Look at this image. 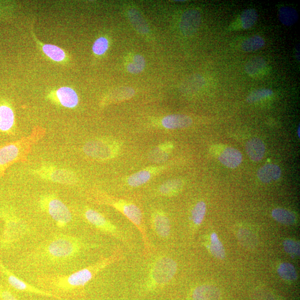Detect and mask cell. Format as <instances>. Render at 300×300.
I'll use <instances>...</instances> for the list:
<instances>
[{
  "mask_svg": "<svg viewBox=\"0 0 300 300\" xmlns=\"http://www.w3.org/2000/svg\"><path fill=\"white\" fill-rule=\"evenodd\" d=\"M82 240L67 235H57L39 247V258L50 264L70 261L85 249Z\"/></svg>",
  "mask_w": 300,
  "mask_h": 300,
  "instance_id": "cell-1",
  "label": "cell"
},
{
  "mask_svg": "<svg viewBox=\"0 0 300 300\" xmlns=\"http://www.w3.org/2000/svg\"><path fill=\"white\" fill-rule=\"evenodd\" d=\"M116 257L105 259L91 267H89L68 275H57L46 280L48 284L57 290L69 291L75 288L84 287L94 278L107 265L110 264Z\"/></svg>",
  "mask_w": 300,
  "mask_h": 300,
  "instance_id": "cell-2",
  "label": "cell"
},
{
  "mask_svg": "<svg viewBox=\"0 0 300 300\" xmlns=\"http://www.w3.org/2000/svg\"><path fill=\"white\" fill-rule=\"evenodd\" d=\"M177 270V265L174 259L163 256L156 259L152 264L147 278L149 288H157L168 284L174 278Z\"/></svg>",
  "mask_w": 300,
  "mask_h": 300,
  "instance_id": "cell-3",
  "label": "cell"
},
{
  "mask_svg": "<svg viewBox=\"0 0 300 300\" xmlns=\"http://www.w3.org/2000/svg\"><path fill=\"white\" fill-rule=\"evenodd\" d=\"M84 151L92 158L106 160L116 157L119 153V145L118 142L113 140H92L86 144Z\"/></svg>",
  "mask_w": 300,
  "mask_h": 300,
  "instance_id": "cell-4",
  "label": "cell"
},
{
  "mask_svg": "<svg viewBox=\"0 0 300 300\" xmlns=\"http://www.w3.org/2000/svg\"><path fill=\"white\" fill-rule=\"evenodd\" d=\"M44 204L46 210L59 227H65L71 221V213L61 200L50 198L46 200Z\"/></svg>",
  "mask_w": 300,
  "mask_h": 300,
  "instance_id": "cell-5",
  "label": "cell"
},
{
  "mask_svg": "<svg viewBox=\"0 0 300 300\" xmlns=\"http://www.w3.org/2000/svg\"><path fill=\"white\" fill-rule=\"evenodd\" d=\"M85 217L90 223L101 232L111 235L121 241H125V236L121 231L100 212L88 209L85 212Z\"/></svg>",
  "mask_w": 300,
  "mask_h": 300,
  "instance_id": "cell-6",
  "label": "cell"
},
{
  "mask_svg": "<svg viewBox=\"0 0 300 300\" xmlns=\"http://www.w3.org/2000/svg\"><path fill=\"white\" fill-rule=\"evenodd\" d=\"M152 229L159 238L163 239L169 238L171 233V222L168 216L161 210H156L151 217Z\"/></svg>",
  "mask_w": 300,
  "mask_h": 300,
  "instance_id": "cell-7",
  "label": "cell"
},
{
  "mask_svg": "<svg viewBox=\"0 0 300 300\" xmlns=\"http://www.w3.org/2000/svg\"><path fill=\"white\" fill-rule=\"evenodd\" d=\"M201 22V15L196 10H190L184 13L181 19L180 29L186 36H192L197 32Z\"/></svg>",
  "mask_w": 300,
  "mask_h": 300,
  "instance_id": "cell-8",
  "label": "cell"
},
{
  "mask_svg": "<svg viewBox=\"0 0 300 300\" xmlns=\"http://www.w3.org/2000/svg\"><path fill=\"white\" fill-rule=\"evenodd\" d=\"M3 271L5 275L7 277V280L9 284L17 290L36 293L39 294V295L53 297L61 300H64L58 296L53 295V294L40 290L38 288L28 284L26 282L17 278V276L13 274L9 273L7 270Z\"/></svg>",
  "mask_w": 300,
  "mask_h": 300,
  "instance_id": "cell-9",
  "label": "cell"
},
{
  "mask_svg": "<svg viewBox=\"0 0 300 300\" xmlns=\"http://www.w3.org/2000/svg\"><path fill=\"white\" fill-rule=\"evenodd\" d=\"M161 124L164 128L167 129H181L191 126L193 124V120L187 115H170L164 117L161 121Z\"/></svg>",
  "mask_w": 300,
  "mask_h": 300,
  "instance_id": "cell-10",
  "label": "cell"
},
{
  "mask_svg": "<svg viewBox=\"0 0 300 300\" xmlns=\"http://www.w3.org/2000/svg\"><path fill=\"white\" fill-rule=\"evenodd\" d=\"M193 300H220L221 292L213 285H203L196 287L192 293Z\"/></svg>",
  "mask_w": 300,
  "mask_h": 300,
  "instance_id": "cell-11",
  "label": "cell"
},
{
  "mask_svg": "<svg viewBox=\"0 0 300 300\" xmlns=\"http://www.w3.org/2000/svg\"><path fill=\"white\" fill-rule=\"evenodd\" d=\"M218 159L224 166L230 169H235L241 164L242 156L238 149L227 147L219 155Z\"/></svg>",
  "mask_w": 300,
  "mask_h": 300,
  "instance_id": "cell-12",
  "label": "cell"
},
{
  "mask_svg": "<svg viewBox=\"0 0 300 300\" xmlns=\"http://www.w3.org/2000/svg\"><path fill=\"white\" fill-rule=\"evenodd\" d=\"M56 96L61 105L63 106L72 108L78 105V95L76 91L71 88H60L57 90Z\"/></svg>",
  "mask_w": 300,
  "mask_h": 300,
  "instance_id": "cell-13",
  "label": "cell"
},
{
  "mask_svg": "<svg viewBox=\"0 0 300 300\" xmlns=\"http://www.w3.org/2000/svg\"><path fill=\"white\" fill-rule=\"evenodd\" d=\"M281 176L280 167L274 164H267L261 167L257 172L258 179L264 183L278 180Z\"/></svg>",
  "mask_w": 300,
  "mask_h": 300,
  "instance_id": "cell-14",
  "label": "cell"
},
{
  "mask_svg": "<svg viewBox=\"0 0 300 300\" xmlns=\"http://www.w3.org/2000/svg\"><path fill=\"white\" fill-rule=\"evenodd\" d=\"M245 148L249 158L254 162H258L264 158L265 146L263 141L259 138H253L248 141Z\"/></svg>",
  "mask_w": 300,
  "mask_h": 300,
  "instance_id": "cell-15",
  "label": "cell"
},
{
  "mask_svg": "<svg viewBox=\"0 0 300 300\" xmlns=\"http://www.w3.org/2000/svg\"><path fill=\"white\" fill-rule=\"evenodd\" d=\"M25 224L21 222H12L5 230L4 239L6 242H14L19 240L27 232Z\"/></svg>",
  "mask_w": 300,
  "mask_h": 300,
  "instance_id": "cell-16",
  "label": "cell"
},
{
  "mask_svg": "<svg viewBox=\"0 0 300 300\" xmlns=\"http://www.w3.org/2000/svg\"><path fill=\"white\" fill-rule=\"evenodd\" d=\"M15 123L13 109L8 105L0 106V130L7 132L12 129Z\"/></svg>",
  "mask_w": 300,
  "mask_h": 300,
  "instance_id": "cell-17",
  "label": "cell"
},
{
  "mask_svg": "<svg viewBox=\"0 0 300 300\" xmlns=\"http://www.w3.org/2000/svg\"><path fill=\"white\" fill-rule=\"evenodd\" d=\"M172 148V145L171 143H164L152 150L148 155V158L154 163H163L168 160L169 151Z\"/></svg>",
  "mask_w": 300,
  "mask_h": 300,
  "instance_id": "cell-18",
  "label": "cell"
},
{
  "mask_svg": "<svg viewBox=\"0 0 300 300\" xmlns=\"http://www.w3.org/2000/svg\"><path fill=\"white\" fill-rule=\"evenodd\" d=\"M267 68V63L262 57H255L246 63L245 70L250 76L256 77L265 72Z\"/></svg>",
  "mask_w": 300,
  "mask_h": 300,
  "instance_id": "cell-19",
  "label": "cell"
},
{
  "mask_svg": "<svg viewBox=\"0 0 300 300\" xmlns=\"http://www.w3.org/2000/svg\"><path fill=\"white\" fill-rule=\"evenodd\" d=\"M154 170H143L132 174L129 178L128 183L131 187L137 188L143 185L151 179Z\"/></svg>",
  "mask_w": 300,
  "mask_h": 300,
  "instance_id": "cell-20",
  "label": "cell"
},
{
  "mask_svg": "<svg viewBox=\"0 0 300 300\" xmlns=\"http://www.w3.org/2000/svg\"><path fill=\"white\" fill-rule=\"evenodd\" d=\"M183 183L180 179H172L164 182L159 188V193L165 196H172L179 193Z\"/></svg>",
  "mask_w": 300,
  "mask_h": 300,
  "instance_id": "cell-21",
  "label": "cell"
},
{
  "mask_svg": "<svg viewBox=\"0 0 300 300\" xmlns=\"http://www.w3.org/2000/svg\"><path fill=\"white\" fill-rule=\"evenodd\" d=\"M279 17L282 24L286 26L293 25L298 20L297 11L289 7L280 8L279 11Z\"/></svg>",
  "mask_w": 300,
  "mask_h": 300,
  "instance_id": "cell-22",
  "label": "cell"
},
{
  "mask_svg": "<svg viewBox=\"0 0 300 300\" xmlns=\"http://www.w3.org/2000/svg\"><path fill=\"white\" fill-rule=\"evenodd\" d=\"M42 46L43 53L51 60L57 62H61L66 60L65 51L58 46L50 44H43Z\"/></svg>",
  "mask_w": 300,
  "mask_h": 300,
  "instance_id": "cell-23",
  "label": "cell"
},
{
  "mask_svg": "<svg viewBox=\"0 0 300 300\" xmlns=\"http://www.w3.org/2000/svg\"><path fill=\"white\" fill-rule=\"evenodd\" d=\"M272 216L276 221L285 225L293 224L296 221L295 214L284 209L277 208L273 210Z\"/></svg>",
  "mask_w": 300,
  "mask_h": 300,
  "instance_id": "cell-24",
  "label": "cell"
},
{
  "mask_svg": "<svg viewBox=\"0 0 300 300\" xmlns=\"http://www.w3.org/2000/svg\"><path fill=\"white\" fill-rule=\"evenodd\" d=\"M19 153V148L9 145L0 148V165H5L16 159Z\"/></svg>",
  "mask_w": 300,
  "mask_h": 300,
  "instance_id": "cell-25",
  "label": "cell"
},
{
  "mask_svg": "<svg viewBox=\"0 0 300 300\" xmlns=\"http://www.w3.org/2000/svg\"><path fill=\"white\" fill-rule=\"evenodd\" d=\"M238 236L241 244L248 249H253L257 244L256 236L250 230L241 229Z\"/></svg>",
  "mask_w": 300,
  "mask_h": 300,
  "instance_id": "cell-26",
  "label": "cell"
},
{
  "mask_svg": "<svg viewBox=\"0 0 300 300\" xmlns=\"http://www.w3.org/2000/svg\"><path fill=\"white\" fill-rule=\"evenodd\" d=\"M129 18L132 24L134 25L136 30L141 33H146L148 32V27L147 23L143 19L138 11L131 9L129 13Z\"/></svg>",
  "mask_w": 300,
  "mask_h": 300,
  "instance_id": "cell-27",
  "label": "cell"
},
{
  "mask_svg": "<svg viewBox=\"0 0 300 300\" xmlns=\"http://www.w3.org/2000/svg\"><path fill=\"white\" fill-rule=\"evenodd\" d=\"M265 44L264 39L259 36H252L242 43L241 49L246 53H250L262 48Z\"/></svg>",
  "mask_w": 300,
  "mask_h": 300,
  "instance_id": "cell-28",
  "label": "cell"
},
{
  "mask_svg": "<svg viewBox=\"0 0 300 300\" xmlns=\"http://www.w3.org/2000/svg\"><path fill=\"white\" fill-rule=\"evenodd\" d=\"M257 19L256 11L253 9L245 10L240 16L242 26L246 30L254 26Z\"/></svg>",
  "mask_w": 300,
  "mask_h": 300,
  "instance_id": "cell-29",
  "label": "cell"
},
{
  "mask_svg": "<svg viewBox=\"0 0 300 300\" xmlns=\"http://www.w3.org/2000/svg\"><path fill=\"white\" fill-rule=\"evenodd\" d=\"M211 244L209 249L212 255L215 257L222 259L225 257V251L221 242L217 235L213 233L211 235Z\"/></svg>",
  "mask_w": 300,
  "mask_h": 300,
  "instance_id": "cell-30",
  "label": "cell"
},
{
  "mask_svg": "<svg viewBox=\"0 0 300 300\" xmlns=\"http://www.w3.org/2000/svg\"><path fill=\"white\" fill-rule=\"evenodd\" d=\"M278 273L281 278L286 281H293L297 278L295 267L290 263H282L278 268Z\"/></svg>",
  "mask_w": 300,
  "mask_h": 300,
  "instance_id": "cell-31",
  "label": "cell"
},
{
  "mask_svg": "<svg viewBox=\"0 0 300 300\" xmlns=\"http://www.w3.org/2000/svg\"><path fill=\"white\" fill-rule=\"evenodd\" d=\"M206 212V205L204 201H200L195 205L192 211V220L196 226L203 222Z\"/></svg>",
  "mask_w": 300,
  "mask_h": 300,
  "instance_id": "cell-32",
  "label": "cell"
},
{
  "mask_svg": "<svg viewBox=\"0 0 300 300\" xmlns=\"http://www.w3.org/2000/svg\"><path fill=\"white\" fill-rule=\"evenodd\" d=\"M273 95V91L268 89H259L253 91L247 96L246 101L248 103L258 102Z\"/></svg>",
  "mask_w": 300,
  "mask_h": 300,
  "instance_id": "cell-33",
  "label": "cell"
},
{
  "mask_svg": "<svg viewBox=\"0 0 300 300\" xmlns=\"http://www.w3.org/2000/svg\"><path fill=\"white\" fill-rule=\"evenodd\" d=\"M145 58L140 55H136L134 57L133 61L128 66V70L130 73L137 74L141 72L145 67Z\"/></svg>",
  "mask_w": 300,
  "mask_h": 300,
  "instance_id": "cell-34",
  "label": "cell"
},
{
  "mask_svg": "<svg viewBox=\"0 0 300 300\" xmlns=\"http://www.w3.org/2000/svg\"><path fill=\"white\" fill-rule=\"evenodd\" d=\"M51 179L55 182L70 183L74 180L73 174L65 170H57L51 175Z\"/></svg>",
  "mask_w": 300,
  "mask_h": 300,
  "instance_id": "cell-35",
  "label": "cell"
},
{
  "mask_svg": "<svg viewBox=\"0 0 300 300\" xmlns=\"http://www.w3.org/2000/svg\"><path fill=\"white\" fill-rule=\"evenodd\" d=\"M108 48V41L105 37L97 39L92 46V51L98 56L104 54Z\"/></svg>",
  "mask_w": 300,
  "mask_h": 300,
  "instance_id": "cell-36",
  "label": "cell"
},
{
  "mask_svg": "<svg viewBox=\"0 0 300 300\" xmlns=\"http://www.w3.org/2000/svg\"><path fill=\"white\" fill-rule=\"evenodd\" d=\"M252 300H278V299L268 290L264 288H258L253 291L252 294Z\"/></svg>",
  "mask_w": 300,
  "mask_h": 300,
  "instance_id": "cell-37",
  "label": "cell"
},
{
  "mask_svg": "<svg viewBox=\"0 0 300 300\" xmlns=\"http://www.w3.org/2000/svg\"><path fill=\"white\" fill-rule=\"evenodd\" d=\"M285 251L292 257L299 256V242L292 240H286L284 242Z\"/></svg>",
  "mask_w": 300,
  "mask_h": 300,
  "instance_id": "cell-38",
  "label": "cell"
},
{
  "mask_svg": "<svg viewBox=\"0 0 300 300\" xmlns=\"http://www.w3.org/2000/svg\"><path fill=\"white\" fill-rule=\"evenodd\" d=\"M0 298L3 300H17L12 293L0 287Z\"/></svg>",
  "mask_w": 300,
  "mask_h": 300,
  "instance_id": "cell-39",
  "label": "cell"
},
{
  "mask_svg": "<svg viewBox=\"0 0 300 300\" xmlns=\"http://www.w3.org/2000/svg\"><path fill=\"white\" fill-rule=\"evenodd\" d=\"M296 57H297V59L298 61H299V50H298V51L297 50H296Z\"/></svg>",
  "mask_w": 300,
  "mask_h": 300,
  "instance_id": "cell-40",
  "label": "cell"
},
{
  "mask_svg": "<svg viewBox=\"0 0 300 300\" xmlns=\"http://www.w3.org/2000/svg\"><path fill=\"white\" fill-rule=\"evenodd\" d=\"M299 129H300L299 126H298V130H297V134H298V137H299Z\"/></svg>",
  "mask_w": 300,
  "mask_h": 300,
  "instance_id": "cell-41",
  "label": "cell"
}]
</instances>
